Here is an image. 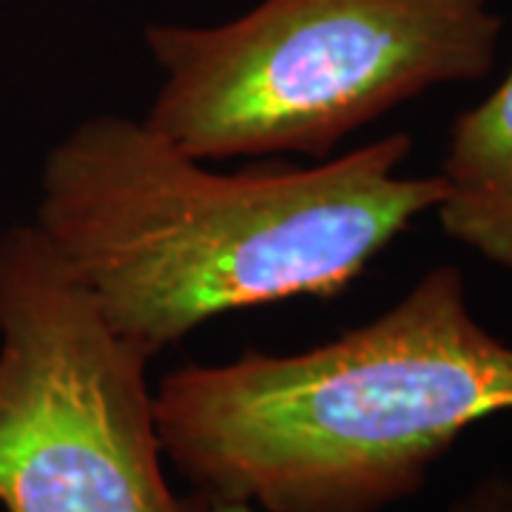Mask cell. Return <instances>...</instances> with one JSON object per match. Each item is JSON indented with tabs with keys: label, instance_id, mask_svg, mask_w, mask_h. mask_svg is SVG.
<instances>
[{
	"label": "cell",
	"instance_id": "obj_1",
	"mask_svg": "<svg viewBox=\"0 0 512 512\" xmlns=\"http://www.w3.org/2000/svg\"><path fill=\"white\" fill-rule=\"evenodd\" d=\"M396 131L313 165L217 171L123 114H92L40 165L32 225L114 333L154 359L222 313L333 299L441 183L404 177Z\"/></svg>",
	"mask_w": 512,
	"mask_h": 512
},
{
	"label": "cell",
	"instance_id": "obj_2",
	"mask_svg": "<svg viewBox=\"0 0 512 512\" xmlns=\"http://www.w3.org/2000/svg\"><path fill=\"white\" fill-rule=\"evenodd\" d=\"M165 458L208 501L262 512H384L470 427L512 413V345L456 265L299 353L185 365L154 390Z\"/></svg>",
	"mask_w": 512,
	"mask_h": 512
},
{
	"label": "cell",
	"instance_id": "obj_3",
	"mask_svg": "<svg viewBox=\"0 0 512 512\" xmlns=\"http://www.w3.org/2000/svg\"><path fill=\"white\" fill-rule=\"evenodd\" d=\"M501 29L493 0H259L214 26L148 23L163 80L143 120L208 163L328 160L407 100L484 80Z\"/></svg>",
	"mask_w": 512,
	"mask_h": 512
},
{
	"label": "cell",
	"instance_id": "obj_4",
	"mask_svg": "<svg viewBox=\"0 0 512 512\" xmlns=\"http://www.w3.org/2000/svg\"><path fill=\"white\" fill-rule=\"evenodd\" d=\"M148 359L32 222L0 231V507L211 512L165 478Z\"/></svg>",
	"mask_w": 512,
	"mask_h": 512
},
{
	"label": "cell",
	"instance_id": "obj_5",
	"mask_svg": "<svg viewBox=\"0 0 512 512\" xmlns=\"http://www.w3.org/2000/svg\"><path fill=\"white\" fill-rule=\"evenodd\" d=\"M436 177L441 231L512 271V66L478 106L458 114Z\"/></svg>",
	"mask_w": 512,
	"mask_h": 512
},
{
	"label": "cell",
	"instance_id": "obj_6",
	"mask_svg": "<svg viewBox=\"0 0 512 512\" xmlns=\"http://www.w3.org/2000/svg\"><path fill=\"white\" fill-rule=\"evenodd\" d=\"M450 512H512V478H481L458 498Z\"/></svg>",
	"mask_w": 512,
	"mask_h": 512
},
{
	"label": "cell",
	"instance_id": "obj_7",
	"mask_svg": "<svg viewBox=\"0 0 512 512\" xmlns=\"http://www.w3.org/2000/svg\"><path fill=\"white\" fill-rule=\"evenodd\" d=\"M211 512H256V507L245 501H211Z\"/></svg>",
	"mask_w": 512,
	"mask_h": 512
}]
</instances>
